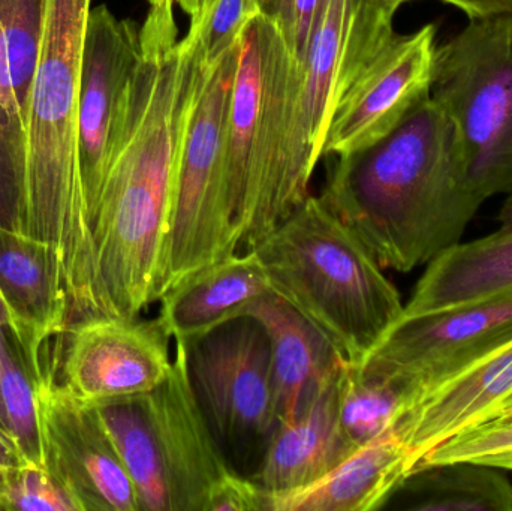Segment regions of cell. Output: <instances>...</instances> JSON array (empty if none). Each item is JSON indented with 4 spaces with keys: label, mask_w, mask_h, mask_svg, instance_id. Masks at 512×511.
<instances>
[{
    "label": "cell",
    "mask_w": 512,
    "mask_h": 511,
    "mask_svg": "<svg viewBox=\"0 0 512 511\" xmlns=\"http://www.w3.org/2000/svg\"><path fill=\"white\" fill-rule=\"evenodd\" d=\"M185 39L143 51L123 95L93 215L96 266L110 317L159 302L180 140L197 78Z\"/></svg>",
    "instance_id": "cell-1"
},
{
    "label": "cell",
    "mask_w": 512,
    "mask_h": 511,
    "mask_svg": "<svg viewBox=\"0 0 512 511\" xmlns=\"http://www.w3.org/2000/svg\"><path fill=\"white\" fill-rule=\"evenodd\" d=\"M92 0H41L38 56L18 117L12 231L56 251L69 324L110 317L96 266L78 141L81 66Z\"/></svg>",
    "instance_id": "cell-2"
},
{
    "label": "cell",
    "mask_w": 512,
    "mask_h": 511,
    "mask_svg": "<svg viewBox=\"0 0 512 511\" xmlns=\"http://www.w3.org/2000/svg\"><path fill=\"white\" fill-rule=\"evenodd\" d=\"M319 198L384 269L400 273L462 243L484 204L469 183L453 125L432 95L378 143L337 156Z\"/></svg>",
    "instance_id": "cell-3"
},
{
    "label": "cell",
    "mask_w": 512,
    "mask_h": 511,
    "mask_svg": "<svg viewBox=\"0 0 512 511\" xmlns=\"http://www.w3.org/2000/svg\"><path fill=\"white\" fill-rule=\"evenodd\" d=\"M252 251L271 291L348 363L363 365L402 320L405 303L384 267L319 197L309 195Z\"/></svg>",
    "instance_id": "cell-4"
},
{
    "label": "cell",
    "mask_w": 512,
    "mask_h": 511,
    "mask_svg": "<svg viewBox=\"0 0 512 511\" xmlns=\"http://www.w3.org/2000/svg\"><path fill=\"white\" fill-rule=\"evenodd\" d=\"M300 63L261 14L240 42L227 131V177L242 246L252 249L292 212L286 132Z\"/></svg>",
    "instance_id": "cell-5"
},
{
    "label": "cell",
    "mask_w": 512,
    "mask_h": 511,
    "mask_svg": "<svg viewBox=\"0 0 512 511\" xmlns=\"http://www.w3.org/2000/svg\"><path fill=\"white\" fill-rule=\"evenodd\" d=\"M239 54L240 44L215 66L197 63L177 155L165 293L201 267L237 254L242 246L227 177L228 117Z\"/></svg>",
    "instance_id": "cell-6"
},
{
    "label": "cell",
    "mask_w": 512,
    "mask_h": 511,
    "mask_svg": "<svg viewBox=\"0 0 512 511\" xmlns=\"http://www.w3.org/2000/svg\"><path fill=\"white\" fill-rule=\"evenodd\" d=\"M432 98L481 200L512 197V14L469 18L436 48Z\"/></svg>",
    "instance_id": "cell-7"
},
{
    "label": "cell",
    "mask_w": 512,
    "mask_h": 511,
    "mask_svg": "<svg viewBox=\"0 0 512 511\" xmlns=\"http://www.w3.org/2000/svg\"><path fill=\"white\" fill-rule=\"evenodd\" d=\"M397 8L385 0H331L300 66L286 132V176L292 206L309 197L325 135L342 99L393 41Z\"/></svg>",
    "instance_id": "cell-8"
},
{
    "label": "cell",
    "mask_w": 512,
    "mask_h": 511,
    "mask_svg": "<svg viewBox=\"0 0 512 511\" xmlns=\"http://www.w3.org/2000/svg\"><path fill=\"white\" fill-rule=\"evenodd\" d=\"M183 345L192 387L222 453L234 470L254 476L277 426L264 329L239 317Z\"/></svg>",
    "instance_id": "cell-9"
},
{
    "label": "cell",
    "mask_w": 512,
    "mask_h": 511,
    "mask_svg": "<svg viewBox=\"0 0 512 511\" xmlns=\"http://www.w3.org/2000/svg\"><path fill=\"white\" fill-rule=\"evenodd\" d=\"M510 341L512 291L402 318L363 366L408 390L418 404Z\"/></svg>",
    "instance_id": "cell-10"
},
{
    "label": "cell",
    "mask_w": 512,
    "mask_h": 511,
    "mask_svg": "<svg viewBox=\"0 0 512 511\" xmlns=\"http://www.w3.org/2000/svg\"><path fill=\"white\" fill-rule=\"evenodd\" d=\"M42 467L78 511H141L134 483L98 411L71 395L45 363L36 380Z\"/></svg>",
    "instance_id": "cell-11"
},
{
    "label": "cell",
    "mask_w": 512,
    "mask_h": 511,
    "mask_svg": "<svg viewBox=\"0 0 512 511\" xmlns=\"http://www.w3.org/2000/svg\"><path fill=\"white\" fill-rule=\"evenodd\" d=\"M170 342L158 318H89L66 329L51 362L74 398L96 405L155 392L173 366Z\"/></svg>",
    "instance_id": "cell-12"
},
{
    "label": "cell",
    "mask_w": 512,
    "mask_h": 511,
    "mask_svg": "<svg viewBox=\"0 0 512 511\" xmlns=\"http://www.w3.org/2000/svg\"><path fill=\"white\" fill-rule=\"evenodd\" d=\"M436 48L435 24L394 36L340 102L322 156L351 155L391 134L432 92Z\"/></svg>",
    "instance_id": "cell-13"
},
{
    "label": "cell",
    "mask_w": 512,
    "mask_h": 511,
    "mask_svg": "<svg viewBox=\"0 0 512 511\" xmlns=\"http://www.w3.org/2000/svg\"><path fill=\"white\" fill-rule=\"evenodd\" d=\"M141 57L140 27L105 5L90 11L81 66L78 141L90 221L95 215L114 122Z\"/></svg>",
    "instance_id": "cell-14"
},
{
    "label": "cell",
    "mask_w": 512,
    "mask_h": 511,
    "mask_svg": "<svg viewBox=\"0 0 512 511\" xmlns=\"http://www.w3.org/2000/svg\"><path fill=\"white\" fill-rule=\"evenodd\" d=\"M156 447L170 480L176 511H207L231 474L192 387L185 345L176 342L167 380L149 393Z\"/></svg>",
    "instance_id": "cell-15"
},
{
    "label": "cell",
    "mask_w": 512,
    "mask_h": 511,
    "mask_svg": "<svg viewBox=\"0 0 512 511\" xmlns=\"http://www.w3.org/2000/svg\"><path fill=\"white\" fill-rule=\"evenodd\" d=\"M511 405L512 341L427 393L394 431L408 447L415 468L442 441Z\"/></svg>",
    "instance_id": "cell-16"
},
{
    "label": "cell",
    "mask_w": 512,
    "mask_h": 511,
    "mask_svg": "<svg viewBox=\"0 0 512 511\" xmlns=\"http://www.w3.org/2000/svg\"><path fill=\"white\" fill-rule=\"evenodd\" d=\"M243 317L254 318L267 335L277 425L291 422L336 380L346 360L309 320L273 291L252 303Z\"/></svg>",
    "instance_id": "cell-17"
},
{
    "label": "cell",
    "mask_w": 512,
    "mask_h": 511,
    "mask_svg": "<svg viewBox=\"0 0 512 511\" xmlns=\"http://www.w3.org/2000/svg\"><path fill=\"white\" fill-rule=\"evenodd\" d=\"M0 290L29 336L30 369L38 380L51 341H60L69 327L65 279L56 251L0 225Z\"/></svg>",
    "instance_id": "cell-18"
},
{
    "label": "cell",
    "mask_w": 512,
    "mask_h": 511,
    "mask_svg": "<svg viewBox=\"0 0 512 511\" xmlns=\"http://www.w3.org/2000/svg\"><path fill=\"white\" fill-rule=\"evenodd\" d=\"M271 285L255 251L230 255L201 267L161 297L158 321L171 341L192 342L243 317Z\"/></svg>",
    "instance_id": "cell-19"
},
{
    "label": "cell",
    "mask_w": 512,
    "mask_h": 511,
    "mask_svg": "<svg viewBox=\"0 0 512 511\" xmlns=\"http://www.w3.org/2000/svg\"><path fill=\"white\" fill-rule=\"evenodd\" d=\"M414 470L396 431L364 444L322 479L286 492H267V511L384 509Z\"/></svg>",
    "instance_id": "cell-20"
},
{
    "label": "cell",
    "mask_w": 512,
    "mask_h": 511,
    "mask_svg": "<svg viewBox=\"0 0 512 511\" xmlns=\"http://www.w3.org/2000/svg\"><path fill=\"white\" fill-rule=\"evenodd\" d=\"M339 375L295 419L279 423L274 429L252 476L265 491H294L310 485L355 452L340 428Z\"/></svg>",
    "instance_id": "cell-21"
},
{
    "label": "cell",
    "mask_w": 512,
    "mask_h": 511,
    "mask_svg": "<svg viewBox=\"0 0 512 511\" xmlns=\"http://www.w3.org/2000/svg\"><path fill=\"white\" fill-rule=\"evenodd\" d=\"M493 233L459 243L427 264L402 318L438 311L512 291V197Z\"/></svg>",
    "instance_id": "cell-22"
},
{
    "label": "cell",
    "mask_w": 512,
    "mask_h": 511,
    "mask_svg": "<svg viewBox=\"0 0 512 511\" xmlns=\"http://www.w3.org/2000/svg\"><path fill=\"white\" fill-rule=\"evenodd\" d=\"M98 411L134 483L141 511H176L174 495L159 458L149 393L92 405Z\"/></svg>",
    "instance_id": "cell-23"
},
{
    "label": "cell",
    "mask_w": 512,
    "mask_h": 511,
    "mask_svg": "<svg viewBox=\"0 0 512 511\" xmlns=\"http://www.w3.org/2000/svg\"><path fill=\"white\" fill-rule=\"evenodd\" d=\"M396 495H402L406 510L512 511L510 480L499 468L475 462L417 468Z\"/></svg>",
    "instance_id": "cell-24"
},
{
    "label": "cell",
    "mask_w": 512,
    "mask_h": 511,
    "mask_svg": "<svg viewBox=\"0 0 512 511\" xmlns=\"http://www.w3.org/2000/svg\"><path fill=\"white\" fill-rule=\"evenodd\" d=\"M415 398L399 384L345 362L337 380L340 428L352 449L393 431Z\"/></svg>",
    "instance_id": "cell-25"
},
{
    "label": "cell",
    "mask_w": 512,
    "mask_h": 511,
    "mask_svg": "<svg viewBox=\"0 0 512 511\" xmlns=\"http://www.w3.org/2000/svg\"><path fill=\"white\" fill-rule=\"evenodd\" d=\"M41 0H0V107L9 117L23 113L38 56Z\"/></svg>",
    "instance_id": "cell-26"
},
{
    "label": "cell",
    "mask_w": 512,
    "mask_h": 511,
    "mask_svg": "<svg viewBox=\"0 0 512 511\" xmlns=\"http://www.w3.org/2000/svg\"><path fill=\"white\" fill-rule=\"evenodd\" d=\"M0 402L6 428L14 435L27 459L42 467L36 378L17 342L6 330H3L0 341Z\"/></svg>",
    "instance_id": "cell-27"
},
{
    "label": "cell",
    "mask_w": 512,
    "mask_h": 511,
    "mask_svg": "<svg viewBox=\"0 0 512 511\" xmlns=\"http://www.w3.org/2000/svg\"><path fill=\"white\" fill-rule=\"evenodd\" d=\"M511 459L512 411H504L442 441L418 461L414 470L448 462H475L504 470Z\"/></svg>",
    "instance_id": "cell-28"
},
{
    "label": "cell",
    "mask_w": 512,
    "mask_h": 511,
    "mask_svg": "<svg viewBox=\"0 0 512 511\" xmlns=\"http://www.w3.org/2000/svg\"><path fill=\"white\" fill-rule=\"evenodd\" d=\"M256 15V0H215L189 23L183 39L191 45L198 65L210 68L240 44Z\"/></svg>",
    "instance_id": "cell-29"
},
{
    "label": "cell",
    "mask_w": 512,
    "mask_h": 511,
    "mask_svg": "<svg viewBox=\"0 0 512 511\" xmlns=\"http://www.w3.org/2000/svg\"><path fill=\"white\" fill-rule=\"evenodd\" d=\"M259 14L276 26L294 59L303 65L331 0H256Z\"/></svg>",
    "instance_id": "cell-30"
},
{
    "label": "cell",
    "mask_w": 512,
    "mask_h": 511,
    "mask_svg": "<svg viewBox=\"0 0 512 511\" xmlns=\"http://www.w3.org/2000/svg\"><path fill=\"white\" fill-rule=\"evenodd\" d=\"M5 511H78L59 483L36 464L21 468L0 492Z\"/></svg>",
    "instance_id": "cell-31"
},
{
    "label": "cell",
    "mask_w": 512,
    "mask_h": 511,
    "mask_svg": "<svg viewBox=\"0 0 512 511\" xmlns=\"http://www.w3.org/2000/svg\"><path fill=\"white\" fill-rule=\"evenodd\" d=\"M149 12L140 27L141 50L164 51L180 41L174 11L182 9L194 21L215 0H147Z\"/></svg>",
    "instance_id": "cell-32"
},
{
    "label": "cell",
    "mask_w": 512,
    "mask_h": 511,
    "mask_svg": "<svg viewBox=\"0 0 512 511\" xmlns=\"http://www.w3.org/2000/svg\"><path fill=\"white\" fill-rule=\"evenodd\" d=\"M18 122L0 107V225L12 228L15 204Z\"/></svg>",
    "instance_id": "cell-33"
},
{
    "label": "cell",
    "mask_w": 512,
    "mask_h": 511,
    "mask_svg": "<svg viewBox=\"0 0 512 511\" xmlns=\"http://www.w3.org/2000/svg\"><path fill=\"white\" fill-rule=\"evenodd\" d=\"M33 464L24 455L14 435L0 425V492L21 468Z\"/></svg>",
    "instance_id": "cell-34"
},
{
    "label": "cell",
    "mask_w": 512,
    "mask_h": 511,
    "mask_svg": "<svg viewBox=\"0 0 512 511\" xmlns=\"http://www.w3.org/2000/svg\"><path fill=\"white\" fill-rule=\"evenodd\" d=\"M0 327L17 342L18 347H20L21 353H23L24 359H26L27 365L30 368V344H29V336H27L26 329H24L23 323H21L20 318L17 317L14 311H12L9 303L6 302L5 297H3L2 290H0ZM32 371V369H30Z\"/></svg>",
    "instance_id": "cell-35"
},
{
    "label": "cell",
    "mask_w": 512,
    "mask_h": 511,
    "mask_svg": "<svg viewBox=\"0 0 512 511\" xmlns=\"http://www.w3.org/2000/svg\"><path fill=\"white\" fill-rule=\"evenodd\" d=\"M462 9L468 18L512 14V0H439Z\"/></svg>",
    "instance_id": "cell-36"
},
{
    "label": "cell",
    "mask_w": 512,
    "mask_h": 511,
    "mask_svg": "<svg viewBox=\"0 0 512 511\" xmlns=\"http://www.w3.org/2000/svg\"><path fill=\"white\" fill-rule=\"evenodd\" d=\"M2 335H3V329H2V327H0V341H2ZM0 425H2L3 428H6L5 414H3L2 402H0ZM6 429H8V428H6Z\"/></svg>",
    "instance_id": "cell-37"
},
{
    "label": "cell",
    "mask_w": 512,
    "mask_h": 511,
    "mask_svg": "<svg viewBox=\"0 0 512 511\" xmlns=\"http://www.w3.org/2000/svg\"><path fill=\"white\" fill-rule=\"evenodd\" d=\"M385 2L390 3V5H393L394 8L399 9L400 6L403 5V3L412 2V0H385Z\"/></svg>",
    "instance_id": "cell-38"
},
{
    "label": "cell",
    "mask_w": 512,
    "mask_h": 511,
    "mask_svg": "<svg viewBox=\"0 0 512 511\" xmlns=\"http://www.w3.org/2000/svg\"><path fill=\"white\" fill-rule=\"evenodd\" d=\"M502 471H512V459L507 465H505L504 470Z\"/></svg>",
    "instance_id": "cell-39"
},
{
    "label": "cell",
    "mask_w": 512,
    "mask_h": 511,
    "mask_svg": "<svg viewBox=\"0 0 512 511\" xmlns=\"http://www.w3.org/2000/svg\"><path fill=\"white\" fill-rule=\"evenodd\" d=\"M0 511H5V509H3L2 498H0Z\"/></svg>",
    "instance_id": "cell-40"
},
{
    "label": "cell",
    "mask_w": 512,
    "mask_h": 511,
    "mask_svg": "<svg viewBox=\"0 0 512 511\" xmlns=\"http://www.w3.org/2000/svg\"><path fill=\"white\" fill-rule=\"evenodd\" d=\"M505 411H512V405L510 408H507V410H505ZM502 413H504V411H502Z\"/></svg>",
    "instance_id": "cell-41"
},
{
    "label": "cell",
    "mask_w": 512,
    "mask_h": 511,
    "mask_svg": "<svg viewBox=\"0 0 512 511\" xmlns=\"http://www.w3.org/2000/svg\"><path fill=\"white\" fill-rule=\"evenodd\" d=\"M0 102H2V93H0Z\"/></svg>",
    "instance_id": "cell-42"
},
{
    "label": "cell",
    "mask_w": 512,
    "mask_h": 511,
    "mask_svg": "<svg viewBox=\"0 0 512 511\" xmlns=\"http://www.w3.org/2000/svg\"><path fill=\"white\" fill-rule=\"evenodd\" d=\"M0 35H2V26H0Z\"/></svg>",
    "instance_id": "cell-43"
}]
</instances>
